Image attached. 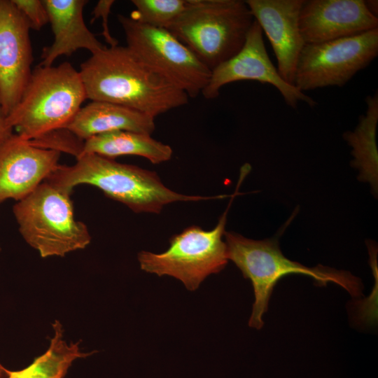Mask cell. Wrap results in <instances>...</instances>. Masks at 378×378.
Here are the masks:
<instances>
[{
	"label": "cell",
	"instance_id": "15",
	"mask_svg": "<svg viewBox=\"0 0 378 378\" xmlns=\"http://www.w3.org/2000/svg\"><path fill=\"white\" fill-rule=\"evenodd\" d=\"M54 40L41 53L40 66H52L57 57L70 56L79 49L95 53L104 46L86 26L83 10L86 0H43Z\"/></svg>",
	"mask_w": 378,
	"mask_h": 378
},
{
	"label": "cell",
	"instance_id": "1",
	"mask_svg": "<svg viewBox=\"0 0 378 378\" xmlns=\"http://www.w3.org/2000/svg\"><path fill=\"white\" fill-rule=\"evenodd\" d=\"M87 99L125 106L155 118L184 106L188 96L127 46L105 47L80 64Z\"/></svg>",
	"mask_w": 378,
	"mask_h": 378
},
{
	"label": "cell",
	"instance_id": "21",
	"mask_svg": "<svg viewBox=\"0 0 378 378\" xmlns=\"http://www.w3.org/2000/svg\"><path fill=\"white\" fill-rule=\"evenodd\" d=\"M27 20L30 29L40 31L49 23L43 0H12Z\"/></svg>",
	"mask_w": 378,
	"mask_h": 378
},
{
	"label": "cell",
	"instance_id": "2",
	"mask_svg": "<svg viewBox=\"0 0 378 378\" xmlns=\"http://www.w3.org/2000/svg\"><path fill=\"white\" fill-rule=\"evenodd\" d=\"M72 165H62L44 181L72 192L80 184L94 186L109 198L118 201L136 213L159 214L175 202H196L223 198L186 195L166 187L156 172L118 162L96 154H82Z\"/></svg>",
	"mask_w": 378,
	"mask_h": 378
},
{
	"label": "cell",
	"instance_id": "8",
	"mask_svg": "<svg viewBox=\"0 0 378 378\" xmlns=\"http://www.w3.org/2000/svg\"><path fill=\"white\" fill-rule=\"evenodd\" d=\"M127 47L141 61L195 98L207 85L211 70L168 29L141 24L130 17L118 15Z\"/></svg>",
	"mask_w": 378,
	"mask_h": 378
},
{
	"label": "cell",
	"instance_id": "18",
	"mask_svg": "<svg viewBox=\"0 0 378 378\" xmlns=\"http://www.w3.org/2000/svg\"><path fill=\"white\" fill-rule=\"evenodd\" d=\"M52 328L54 334L48 349L26 368L8 370L6 378H64L76 360L93 354V351H83L80 341L67 343L63 337L64 329L59 321H55Z\"/></svg>",
	"mask_w": 378,
	"mask_h": 378
},
{
	"label": "cell",
	"instance_id": "4",
	"mask_svg": "<svg viewBox=\"0 0 378 378\" xmlns=\"http://www.w3.org/2000/svg\"><path fill=\"white\" fill-rule=\"evenodd\" d=\"M86 99L79 71L71 63L38 65L6 120L20 137L34 140L64 128Z\"/></svg>",
	"mask_w": 378,
	"mask_h": 378
},
{
	"label": "cell",
	"instance_id": "16",
	"mask_svg": "<svg viewBox=\"0 0 378 378\" xmlns=\"http://www.w3.org/2000/svg\"><path fill=\"white\" fill-rule=\"evenodd\" d=\"M64 129L85 141L115 131L151 134L155 125V118L141 111L113 103L91 101L78 110Z\"/></svg>",
	"mask_w": 378,
	"mask_h": 378
},
{
	"label": "cell",
	"instance_id": "5",
	"mask_svg": "<svg viewBox=\"0 0 378 378\" xmlns=\"http://www.w3.org/2000/svg\"><path fill=\"white\" fill-rule=\"evenodd\" d=\"M254 20L245 1L187 0L167 29L211 71L241 50Z\"/></svg>",
	"mask_w": 378,
	"mask_h": 378
},
{
	"label": "cell",
	"instance_id": "22",
	"mask_svg": "<svg viewBox=\"0 0 378 378\" xmlns=\"http://www.w3.org/2000/svg\"><path fill=\"white\" fill-rule=\"evenodd\" d=\"M113 0H99L92 10L93 18L91 19V23L97 18H101L102 22V36L109 47H113L118 45V41L111 34L108 25V18L110 14L111 7L114 4Z\"/></svg>",
	"mask_w": 378,
	"mask_h": 378
},
{
	"label": "cell",
	"instance_id": "6",
	"mask_svg": "<svg viewBox=\"0 0 378 378\" xmlns=\"http://www.w3.org/2000/svg\"><path fill=\"white\" fill-rule=\"evenodd\" d=\"M71 193L43 181L13 207L22 237L42 258L64 257L91 241L86 225L74 218Z\"/></svg>",
	"mask_w": 378,
	"mask_h": 378
},
{
	"label": "cell",
	"instance_id": "3",
	"mask_svg": "<svg viewBox=\"0 0 378 378\" xmlns=\"http://www.w3.org/2000/svg\"><path fill=\"white\" fill-rule=\"evenodd\" d=\"M224 237L228 260L251 281L253 288L255 302L248 321L250 327L259 330L263 326L262 316L273 289L281 278L288 274L309 276L318 286L335 283L354 297L362 294L360 280L350 272L321 265L309 267L292 261L283 255L276 238L253 240L231 232H225Z\"/></svg>",
	"mask_w": 378,
	"mask_h": 378
},
{
	"label": "cell",
	"instance_id": "25",
	"mask_svg": "<svg viewBox=\"0 0 378 378\" xmlns=\"http://www.w3.org/2000/svg\"><path fill=\"white\" fill-rule=\"evenodd\" d=\"M7 371L8 369L4 367V365L0 363V378H6Z\"/></svg>",
	"mask_w": 378,
	"mask_h": 378
},
{
	"label": "cell",
	"instance_id": "20",
	"mask_svg": "<svg viewBox=\"0 0 378 378\" xmlns=\"http://www.w3.org/2000/svg\"><path fill=\"white\" fill-rule=\"evenodd\" d=\"M135 9L130 16L153 27H168L184 11L187 0H132Z\"/></svg>",
	"mask_w": 378,
	"mask_h": 378
},
{
	"label": "cell",
	"instance_id": "7",
	"mask_svg": "<svg viewBox=\"0 0 378 378\" xmlns=\"http://www.w3.org/2000/svg\"><path fill=\"white\" fill-rule=\"evenodd\" d=\"M237 190L238 186L214 229L204 230L197 225L190 226L170 238L169 246L164 252L140 251L138 253L140 268L160 276H173L190 291L197 290L210 274L223 270L228 260L223 237L227 214Z\"/></svg>",
	"mask_w": 378,
	"mask_h": 378
},
{
	"label": "cell",
	"instance_id": "24",
	"mask_svg": "<svg viewBox=\"0 0 378 378\" xmlns=\"http://www.w3.org/2000/svg\"><path fill=\"white\" fill-rule=\"evenodd\" d=\"M365 6L368 10L374 16L377 17L378 13V1L377 0L365 1Z\"/></svg>",
	"mask_w": 378,
	"mask_h": 378
},
{
	"label": "cell",
	"instance_id": "26",
	"mask_svg": "<svg viewBox=\"0 0 378 378\" xmlns=\"http://www.w3.org/2000/svg\"><path fill=\"white\" fill-rule=\"evenodd\" d=\"M1 244H0V251H1Z\"/></svg>",
	"mask_w": 378,
	"mask_h": 378
},
{
	"label": "cell",
	"instance_id": "19",
	"mask_svg": "<svg viewBox=\"0 0 378 378\" xmlns=\"http://www.w3.org/2000/svg\"><path fill=\"white\" fill-rule=\"evenodd\" d=\"M366 113L360 116L359 123L355 131L346 132L344 139L353 148L352 153L356 161L360 164L374 165L377 163L375 132L378 121V94L368 96L365 99Z\"/></svg>",
	"mask_w": 378,
	"mask_h": 378
},
{
	"label": "cell",
	"instance_id": "14",
	"mask_svg": "<svg viewBox=\"0 0 378 378\" xmlns=\"http://www.w3.org/2000/svg\"><path fill=\"white\" fill-rule=\"evenodd\" d=\"M254 20L270 41L277 60V71L293 85L296 64L305 45L300 29L304 0H246Z\"/></svg>",
	"mask_w": 378,
	"mask_h": 378
},
{
	"label": "cell",
	"instance_id": "13",
	"mask_svg": "<svg viewBox=\"0 0 378 378\" xmlns=\"http://www.w3.org/2000/svg\"><path fill=\"white\" fill-rule=\"evenodd\" d=\"M60 155L13 134L0 148V204L31 193L56 170Z\"/></svg>",
	"mask_w": 378,
	"mask_h": 378
},
{
	"label": "cell",
	"instance_id": "23",
	"mask_svg": "<svg viewBox=\"0 0 378 378\" xmlns=\"http://www.w3.org/2000/svg\"><path fill=\"white\" fill-rule=\"evenodd\" d=\"M13 129L9 126L6 115L0 103V148L13 136Z\"/></svg>",
	"mask_w": 378,
	"mask_h": 378
},
{
	"label": "cell",
	"instance_id": "17",
	"mask_svg": "<svg viewBox=\"0 0 378 378\" xmlns=\"http://www.w3.org/2000/svg\"><path fill=\"white\" fill-rule=\"evenodd\" d=\"M82 154H96L111 159L136 155L148 159L153 164H160L169 160L173 150L170 146L154 139L150 134L115 131L85 140L78 155Z\"/></svg>",
	"mask_w": 378,
	"mask_h": 378
},
{
	"label": "cell",
	"instance_id": "12",
	"mask_svg": "<svg viewBox=\"0 0 378 378\" xmlns=\"http://www.w3.org/2000/svg\"><path fill=\"white\" fill-rule=\"evenodd\" d=\"M304 44H316L378 28V18L363 0L304 1L300 13Z\"/></svg>",
	"mask_w": 378,
	"mask_h": 378
},
{
	"label": "cell",
	"instance_id": "9",
	"mask_svg": "<svg viewBox=\"0 0 378 378\" xmlns=\"http://www.w3.org/2000/svg\"><path fill=\"white\" fill-rule=\"evenodd\" d=\"M378 55V28L316 44H305L300 54L293 85L302 92L342 87Z\"/></svg>",
	"mask_w": 378,
	"mask_h": 378
},
{
	"label": "cell",
	"instance_id": "10",
	"mask_svg": "<svg viewBox=\"0 0 378 378\" xmlns=\"http://www.w3.org/2000/svg\"><path fill=\"white\" fill-rule=\"evenodd\" d=\"M241 80H255L271 84L282 95L289 106L296 108L300 102L313 107L316 102L311 97L285 81L270 59L263 41V32L254 20L241 50L229 59L211 70L209 82L202 92L204 98L213 99L224 85Z\"/></svg>",
	"mask_w": 378,
	"mask_h": 378
},
{
	"label": "cell",
	"instance_id": "11",
	"mask_svg": "<svg viewBox=\"0 0 378 378\" xmlns=\"http://www.w3.org/2000/svg\"><path fill=\"white\" fill-rule=\"evenodd\" d=\"M30 27L12 0H0V103L7 116L31 78Z\"/></svg>",
	"mask_w": 378,
	"mask_h": 378
}]
</instances>
